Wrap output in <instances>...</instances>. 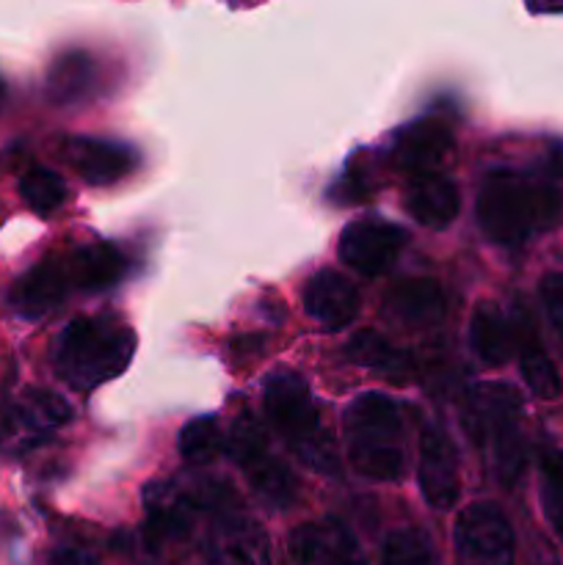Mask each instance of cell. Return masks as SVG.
Wrapping results in <instances>:
<instances>
[{"instance_id":"cell-7","label":"cell","mask_w":563,"mask_h":565,"mask_svg":"<svg viewBox=\"0 0 563 565\" xmlns=\"http://www.w3.org/2000/svg\"><path fill=\"white\" fill-rule=\"evenodd\" d=\"M453 539L458 565H513V530L497 505L475 502L464 508Z\"/></svg>"},{"instance_id":"cell-23","label":"cell","mask_w":563,"mask_h":565,"mask_svg":"<svg viewBox=\"0 0 563 565\" xmlns=\"http://www.w3.org/2000/svg\"><path fill=\"white\" fill-rule=\"evenodd\" d=\"M97 77V64L83 50H70L47 72V94L53 103H77L86 97Z\"/></svg>"},{"instance_id":"cell-3","label":"cell","mask_w":563,"mask_h":565,"mask_svg":"<svg viewBox=\"0 0 563 565\" xmlns=\"http://www.w3.org/2000/svg\"><path fill=\"white\" fill-rule=\"evenodd\" d=\"M464 425H467L472 445L484 452L489 467L495 469L497 480L508 486L517 483L524 469V458H528L519 392L508 384H497V381L475 384L467 392Z\"/></svg>"},{"instance_id":"cell-6","label":"cell","mask_w":563,"mask_h":565,"mask_svg":"<svg viewBox=\"0 0 563 565\" xmlns=\"http://www.w3.org/2000/svg\"><path fill=\"white\" fill-rule=\"evenodd\" d=\"M226 452L241 467L243 478L248 480L254 494L270 508H287L296 502L298 486L287 463L270 450L263 428L254 423L252 414H243L226 439Z\"/></svg>"},{"instance_id":"cell-29","label":"cell","mask_w":563,"mask_h":565,"mask_svg":"<svg viewBox=\"0 0 563 565\" xmlns=\"http://www.w3.org/2000/svg\"><path fill=\"white\" fill-rule=\"evenodd\" d=\"M373 191L375 185H373V174H370V169H364L362 163H351L346 169V174L337 180V185L331 188V199L340 204H357V202H364Z\"/></svg>"},{"instance_id":"cell-31","label":"cell","mask_w":563,"mask_h":565,"mask_svg":"<svg viewBox=\"0 0 563 565\" xmlns=\"http://www.w3.org/2000/svg\"><path fill=\"white\" fill-rule=\"evenodd\" d=\"M53 565H97V561L83 550H59L53 557Z\"/></svg>"},{"instance_id":"cell-12","label":"cell","mask_w":563,"mask_h":565,"mask_svg":"<svg viewBox=\"0 0 563 565\" xmlns=\"http://www.w3.org/2000/svg\"><path fill=\"white\" fill-rule=\"evenodd\" d=\"M64 158L88 185H114L138 166L136 149L108 138L72 136L64 141Z\"/></svg>"},{"instance_id":"cell-4","label":"cell","mask_w":563,"mask_h":565,"mask_svg":"<svg viewBox=\"0 0 563 565\" xmlns=\"http://www.w3.org/2000/svg\"><path fill=\"white\" fill-rule=\"evenodd\" d=\"M263 406L293 456L320 475L340 472V456L329 430L320 423L318 406L307 381L293 370H276L265 381Z\"/></svg>"},{"instance_id":"cell-16","label":"cell","mask_w":563,"mask_h":565,"mask_svg":"<svg viewBox=\"0 0 563 565\" xmlns=\"http://www.w3.org/2000/svg\"><path fill=\"white\" fill-rule=\"evenodd\" d=\"M72 419V408L64 397L44 390H31L14 403L11 412V436L9 447L14 450H28L47 439L50 434Z\"/></svg>"},{"instance_id":"cell-15","label":"cell","mask_w":563,"mask_h":565,"mask_svg":"<svg viewBox=\"0 0 563 565\" xmlns=\"http://www.w3.org/2000/svg\"><path fill=\"white\" fill-rule=\"evenodd\" d=\"M304 309L326 331H342L357 320L359 292L346 276L323 268L304 287Z\"/></svg>"},{"instance_id":"cell-14","label":"cell","mask_w":563,"mask_h":565,"mask_svg":"<svg viewBox=\"0 0 563 565\" xmlns=\"http://www.w3.org/2000/svg\"><path fill=\"white\" fill-rule=\"evenodd\" d=\"M72 279L70 268L61 259H42V263L33 265L28 274H22L14 281L9 292V303L20 318L36 320L44 318L47 312H53L61 301L70 292Z\"/></svg>"},{"instance_id":"cell-1","label":"cell","mask_w":563,"mask_h":565,"mask_svg":"<svg viewBox=\"0 0 563 565\" xmlns=\"http://www.w3.org/2000/svg\"><path fill=\"white\" fill-rule=\"evenodd\" d=\"M563 169L552 158L544 169H491L478 191V224L491 243L524 246L552 230L563 215Z\"/></svg>"},{"instance_id":"cell-10","label":"cell","mask_w":563,"mask_h":565,"mask_svg":"<svg viewBox=\"0 0 563 565\" xmlns=\"http://www.w3.org/2000/svg\"><path fill=\"white\" fill-rule=\"evenodd\" d=\"M208 565H270V544L263 524L241 513H221L204 539Z\"/></svg>"},{"instance_id":"cell-26","label":"cell","mask_w":563,"mask_h":565,"mask_svg":"<svg viewBox=\"0 0 563 565\" xmlns=\"http://www.w3.org/2000/svg\"><path fill=\"white\" fill-rule=\"evenodd\" d=\"M20 196L25 199L28 207L39 215H50L59 210L66 199V185L53 169L44 166H33L22 174L20 180Z\"/></svg>"},{"instance_id":"cell-27","label":"cell","mask_w":563,"mask_h":565,"mask_svg":"<svg viewBox=\"0 0 563 565\" xmlns=\"http://www.w3.org/2000/svg\"><path fill=\"white\" fill-rule=\"evenodd\" d=\"M539 491L544 516L550 519L552 530L563 541V450H544L539 461Z\"/></svg>"},{"instance_id":"cell-5","label":"cell","mask_w":563,"mask_h":565,"mask_svg":"<svg viewBox=\"0 0 563 565\" xmlns=\"http://www.w3.org/2000/svg\"><path fill=\"white\" fill-rule=\"evenodd\" d=\"M348 458L364 478L401 480L406 469L401 406L381 392H364L346 412Z\"/></svg>"},{"instance_id":"cell-33","label":"cell","mask_w":563,"mask_h":565,"mask_svg":"<svg viewBox=\"0 0 563 565\" xmlns=\"http://www.w3.org/2000/svg\"><path fill=\"white\" fill-rule=\"evenodd\" d=\"M6 97H9V86H6V81L0 77V108L6 105Z\"/></svg>"},{"instance_id":"cell-22","label":"cell","mask_w":563,"mask_h":565,"mask_svg":"<svg viewBox=\"0 0 563 565\" xmlns=\"http://www.w3.org/2000/svg\"><path fill=\"white\" fill-rule=\"evenodd\" d=\"M66 268H70L72 287L77 290H108L110 285L121 279L127 263L121 257V252L110 243H92V246H83L66 259Z\"/></svg>"},{"instance_id":"cell-24","label":"cell","mask_w":563,"mask_h":565,"mask_svg":"<svg viewBox=\"0 0 563 565\" xmlns=\"http://www.w3.org/2000/svg\"><path fill=\"white\" fill-rule=\"evenodd\" d=\"M346 356L348 362L359 364V367L390 373V379L392 375L397 379L406 370V362H403L401 353L384 337L375 334V331H359V334H353L346 345Z\"/></svg>"},{"instance_id":"cell-17","label":"cell","mask_w":563,"mask_h":565,"mask_svg":"<svg viewBox=\"0 0 563 565\" xmlns=\"http://www.w3.org/2000/svg\"><path fill=\"white\" fill-rule=\"evenodd\" d=\"M144 500H147L149 513L147 539L155 546H166L185 539L196 513H202L196 500H193V491L182 489L177 483H152Z\"/></svg>"},{"instance_id":"cell-2","label":"cell","mask_w":563,"mask_h":565,"mask_svg":"<svg viewBox=\"0 0 563 565\" xmlns=\"http://www.w3.org/2000/svg\"><path fill=\"white\" fill-rule=\"evenodd\" d=\"M136 353L130 326L110 315H83L66 323L55 342L53 364L77 392H92L127 370Z\"/></svg>"},{"instance_id":"cell-11","label":"cell","mask_w":563,"mask_h":565,"mask_svg":"<svg viewBox=\"0 0 563 565\" xmlns=\"http://www.w3.org/2000/svg\"><path fill=\"white\" fill-rule=\"evenodd\" d=\"M293 565H368L359 541L337 519L307 522L290 535Z\"/></svg>"},{"instance_id":"cell-9","label":"cell","mask_w":563,"mask_h":565,"mask_svg":"<svg viewBox=\"0 0 563 565\" xmlns=\"http://www.w3.org/2000/svg\"><path fill=\"white\" fill-rule=\"evenodd\" d=\"M419 491L425 502L436 511H450L461 494V478H458V456L450 436L439 425H428L419 439V463H417Z\"/></svg>"},{"instance_id":"cell-13","label":"cell","mask_w":563,"mask_h":565,"mask_svg":"<svg viewBox=\"0 0 563 565\" xmlns=\"http://www.w3.org/2000/svg\"><path fill=\"white\" fill-rule=\"evenodd\" d=\"M453 152V132L450 127L442 119H419L414 125L403 127L395 138V147H392V160H395L397 169H403L406 174L419 177V174H436L442 163L447 160V154Z\"/></svg>"},{"instance_id":"cell-30","label":"cell","mask_w":563,"mask_h":565,"mask_svg":"<svg viewBox=\"0 0 563 565\" xmlns=\"http://www.w3.org/2000/svg\"><path fill=\"white\" fill-rule=\"evenodd\" d=\"M541 303H544V312L550 318V323L555 326L557 334L563 337V270L550 274L541 279Z\"/></svg>"},{"instance_id":"cell-25","label":"cell","mask_w":563,"mask_h":565,"mask_svg":"<svg viewBox=\"0 0 563 565\" xmlns=\"http://www.w3.org/2000/svg\"><path fill=\"white\" fill-rule=\"evenodd\" d=\"M221 452H226V439L213 417L191 419L180 430V456L188 463H213Z\"/></svg>"},{"instance_id":"cell-8","label":"cell","mask_w":563,"mask_h":565,"mask_svg":"<svg viewBox=\"0 0 563 565\" xmlns=\"http://www.w3.org/2000/svg\"><path fill=\"white\" fill-rule=\"evenodd\" d=\"M406 241L403 226L381 218H359L342 230L340 259L359 274L379 276L392 268Z\"/></svg>"},{"instance_id":"cell-21","label":"cell","mask_w":563,"mask_h":565,"mask_svg":"<svg viewBox=\"0 0 563 565\" xmlns=\"http://www.w3.org/2000/svg\"><path fill=\"white\" fill-rule=\"evenodd\" d=\"M469 345L475 356L489 367H500L513 353V326L500 307L484 301L475 307L472 323H469Z\"/></svg>"},{"instance_id":"cell-28","label":"cell","mask_w":563,"mask_h":565,"mask_svg":"<svg viewBox=\"0 0 563 565\" xmlns=\"http://www.w3.org/2000/svg\"><path fill=\"white\" fill-rule=\"evenodd\" d=\"M381 565H439L434 546L419 530H395L386 535Z\"/></svg>"},{"instance_id":"cell-32","label":"cell","mask_w":563,"mask_h":565,"mask_svg":"<svg viewBox=\"0 0 563 565\" xmlns=\"http://www.w3.org/2000/svg\"><path fill=\"white\" fill-rule=\"evenodd\" d=\"M11 412H14V403L6 401V395L0 392V447L9 445L11 436Z\"/></svg>"},{"instance_id":"cell-20","label":"cell","mask_w":563,"mask_h":565,"mask_svg":"<svg viewBox=\"0 0 563 565\" xmlns=\"http://www.w3.org/2000/svg\"><path fill=\"white\" fill-rule=\"evenodd\" d=\"M386 312L392 318H397L406 326H434L445 318L447 298L445 290L439 287V281L425 279V276H417V279H401L390 292H386L384 301Z\"/></svg>"},{"instance_id":"cell-18","label":"cell","mask_w":563,"mask_h":565,"mask_svg":"<svg viewBox=\"0 0 563 565\" xmlns=\"http://www.w3.org/2000/svg\"><path fill=\"white\" fill-rule=\"evenodd\" d=\"M513 326V351L519 353V367H522L524 384L530 386L535 397L541 401H555L561 395V375H557L555 364L546 356L544 345H541L539 334H535V326L530 320L528 312L517 309L511 320Z\"/></svg>"},{"instance_id":"cell-19","label":"cell","mask_w":563,"mask_h":565,"mask_svg":"<svg viewBox=\"0 0 563 565\" xmlns=\"http://www.w3.org/2000/svg\"><path fill=\"white\" fill-rule=\"evenodd\" d=\"M406 210L417 224L428 230H447L461 210V196L453 180L436 174H419L408 180Z\"/></svg>"}]
</instances>
